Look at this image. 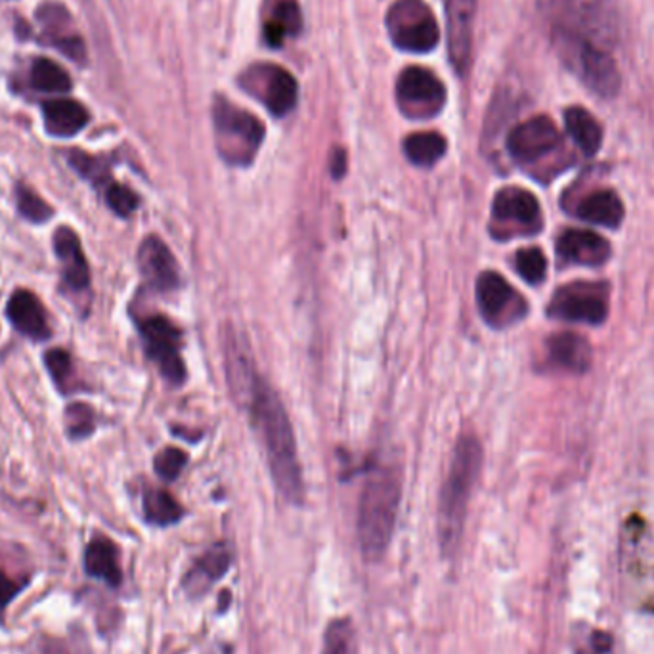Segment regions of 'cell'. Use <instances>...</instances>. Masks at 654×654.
<instances>
[{
    "mask_svg": "<svg viewBox=\"0 0 654 654\" xmlns=\"http://www.w3.org/2000/svg\"><path fill=\"white\" fill-rule=\"evenodd\" d=\"M224 364L231 394L248 410L251 425L266 450L272 479L279 494L289 503H303V473L297 457L295 432L286 407L271 385L259 376L243 341H231L224 347Z\"/></svg>",
    "mask_w": 654,
    "mask_h": 654,
    "instance_id": "6da1fadb",
    "label": "cell"
},
{
    "mask_svg": "<svg viewBox=\"0 0 654 654\" xmlns=\"http://www.w3.org/2000/svg\"><path fill=\"white\" fill-rule=\"evenodd\" d=\"M482 467V448L473 435H463L454 448L437 513V534L444 557H454L462 545L463 527L473 488Z\"/></svg>",
    "mask_w": 654,
    "mask_h": 654,
    "instance_id": "7a4b0ae2",
    "label": "cell"
},
{
    "mask_svg": "<svg viewBox=\"0 0 654 654\" xmlns=\"http://www.w3.org/2000/svg\"><path fill=\"white\" fill-rule=\"evenodd\" d=\"M402 500V480L392 469H381L367 479L359 503V542L369 563L385 557L391 545Z\"/></svg>",
    "mask_w": 654,
    "mask_h": 654,
    "instance_id": "3957f363",
    "label": "cell"
},
{
    "mask_svg": "<svg viewBox=\"0 0 654 654\" xmlns=\"http://www.w3.org/2000/svg\"><path fill=\"white\" fill-rule=\"evenodd\" d=\"M550 33H567L611 50L618 42V20L606 0H536Z\"/></svg>",
    "mask_w": 654,
    "mask_h": 654,
    "instance_id": "277c9868",
    "label": "cell"
},
{
    "mask_svg": "<svg viewBox=\"0 0 654 654\" xmlns=\"http://www.w3.org/2000/svg\"><path fill=\"white\" fill-rule=\"evenodd\" d=\"M550 39L561 64L576 75L591 95L603 100L618 97L622 88V75L611 50L601 49L591 40L567 33H550Z\"/></svg>",
    "mask_w": 654,
    "mask_h": 654,
    "instance_id": "5b68a950",
    "label": "cell"
},
{
    "mask_svg": "<svg viewBox=\"0 0 654 654\" xmlns=\"http://www.w3.org/2000/svg\"><path fill=\"white\" fill-rule=\"evenodd\" d=\"M213 127L216 148L226 163L246 167L255 160L264 142L263 123L255 115L231 104L224 97H216L213 102Z\"/></svg>",
    "mask_w": 654,
    "mask_h": 654,
    "instance_id": "8992f818",
    "label": "cell"
},
{
    "mask_svg": "<svg viewBox=\"0 0 654 654\" xmlns=\"http://www.w3.org/2000/svg\"><path fill=\"white\" fill-rule=\"evenodd\" d=\"M387 32L407 54H427L440 40L439 22L424 0H397L387 12Z\"/></svg>",
    "mask_w": 654,
    "mask_h": 654,
    "instance_id": "52a82bcc",
    "label": "cell"
},
{
    "mask_svg": "<svg viewBox=\"0 0 654 654\" xmlns=\"http://www.w3.org/2000/svg\"><path fill=\"white\" fill-rule=\"evenodd\" d=\"M397 104L407 120H432L447 105V87L435 73L410 65L397 79Z\"/></svg>",
    "mask_w": 654,
    "mask_h": 654,
    "instance_id": "ba28073f",
    "label": "cell"
},
{
    "mask_svg": "<svg viewBox=\"0 0 654 654\" xmlns=\"http://www.w3.org/2000/svg\"><path fill=\"white\" fill-rule=\"evenodd\" d=\"M548 316L570 324L599 326L608 316V286L595 281L565 286L551 299Z\"/></svg>",
    "mask_w": 654,
    "mask_h": 654,
    "instance_id": "9c48e42d",
    "label": "cell"
},
{
    "mask_svg": "<svg viewBox=\"0 0 654 654\" xmlns=\"http://www.w3.org/2000/svg\"><path fill=\"white\" fill-rule=\"evenodd\" d=\"M241 87L255 95L274 117H286L295 110L299 100L297 80L288 70L274 64L251 65L241 75Z\"/></svg>",
    "mask_w": 654,
    "mask_h": 654,
    "instance_id": "30bf717a",
    "label": "cell"
},
{
    "mask_svg": "<svg viewBox=\"0 0 654 654\" xmlns=\"http://www.w3.org/2000/svg\"><path fill=\"white\" fill-rule=\"evenodd\" d=\"M477 303L490 326L505 327L527 316L528 304L498 272H482L477 279Z\"/></svg>",
    "mask_w": 654,
    "mask_h": 654,
    "instance_id": "8fae6325",
    "label": "cell"
},
{
    "mask_svg": "<svg viewBox=\"0 0 654 654\" xmlns=\"http://www.w3.org/2000/svg\"><path fill=\"white\" fill-rule=\"evenodd\" d=\"M148 356L158 364L168 383L180 385L186 379V366L180 356V331L163 316H152L140 324Z\"/></svg>",
    "mask_w": 654,
    "mask_h": 654,
    "instance_id": "7c38bea8",
    "label": "cell"
},
{
    "mask_svg": "<svg viewBox=\"0 0 654 654\" xmlns=\"http://www.w3.org/2000/svg\"><path fill=\"white\" fill-rule=\"evenodd\" d=\"M561 144L563 138L557 125L545 115L519 123L517 127L511 128L507 135V152L520 165H534L543 158L557 152Z\"/></svg>",
    "mask_w": 654,
    "mask_h": 654,
    "instance_id": "4fadbf2b",
    "label": "cell"
},
{
    "mask_svg": "<svg viewBox=\"0 0 654 654\" xmlns=\"http://www.w3.org/2000/svg\"><path fill=\"white\" fill-rule=\"evenodd\" d=\"M492 221L505 234H536L542 228V209L534 193L510 186L495 193Z\"/></svg>",
    "mask_w": 654,
    "mask_h": 654,
    "instance_id": "5bb4252c",
    "label": "cell"
},
{
    "mask_svg": "<svg viewBox=\"0 0 654 654\" xmlns=\"http://www.w3.org/2000/svg\"><path fill=\"white\" fill-rule=\"evenodd\" d=\"M477 7L479 0H447L448 56L460 77H465L471 67Z\"/></svg>",
    "mask_w": 654,
    "mask_h": 654,
    "instance_id": "9a60e30c",
    "label": "cell"
},
{
    "mask_svg": "<svg viewBox=\"0 0 654 654\" xmlns=\"http://www.w3.org/2000/svg\"><path fill=\"white\" fill-rule=\"evenodd\" d=\"M138 266L146 284L155 291L167 293L180 284L175 256L158 236H148L142 241L138 249Z\"/></svg>",
    "mask_w": 654,
    "mask_h": 654,
    "instance_id": "2e32d148",
    "label": "cell"
},
{
    "mask_svg": "<svg viewBox=\"0 0 654 654\" xmlns=\"http://www.w3.org/2000/svg\"><path fill=\"white\" fill-rule=\"evenodd\" d=\"M557 256L576 266H601L611 259V243L595 231L568 228L558 236Z\"/></svg>",
    "mask_w": 654,
    "mask_h": 654,
    "instance_id": "e0dca14e",
    "label": "cell"
},
{
    "mask_svg": "<svg viewBox=\"0 0 654 654\" xmlns=\"http://www.w3.org/2000/svg\"><path fill=\"white\" fill-rule=\"evenodd\" d=\"M7 316L22 336L33 341H47L52 336L45 306L39 297L27 289H17L12 293L7 304Z\"/></svg>",
    "mask_w": 654,
    "mask_h": 654,
    "instance_id": "ac0fdd59",
    "label": "cell"
},
{
    "mask_svg": "<svg viewBox=\"0 0 654 654\" xmlns=\"http://www.w3.org/2000/svg\"><path fill=\"white\" fill-rule=\"evenodd\" d=\"M54 251L58 261L62 263L65 286L73 291H87L90 286V271L77 231L67 226H60L54 231Z\"/></svg>",
    "mask_w": 654,
    "mask_h": 654,
    "instance_id": "d6986e66",
    "label": "cell"
},
{
    "mask_svg": "<svg viewBox=\"0 0 654 654\" xmlns=\"http://www.w3.org/2000/svg\"><path fill=\"white\" fill-rule=\"evenodd\" d=\"M45 130L54 138H72L87 127V108L75 100H50L42 104Z\"/></svg>",
    "mask_w": 654,
    "mask_h": 654,
    "instance_id": "ffe728a7",
    "label": "cell"
},
{
    "mask_svg": "<svg viewBox=\"0 0 654 654\" xmlns=\"http://www.w3.org/2000/svg\"><path fill=\"white\" fill-rule=\"evenodd\" d=\"M548 351H550L551 362L570 374H586L593 359L588 339L573 331L551 337Z\"/></svg>",
    "mask_w": 654,
    "mask_h": 654,
    "instance_id": "44dd1931",
    "label": "cell"
},
{
    "mask_svg": "<svg viewBox=\"0 0 654 654\" xmlns=\"http://www.w3.org/2000/svg\"><path fill=\"white\" fill-rule=\"evenodd\" d=\"M40 24L49 32V39L58 50H62L65 56L72 58L73 62H83L87 58V50L83 40L77 35L67 32L70 14L60 4H45L39 10Z\"/></svg>",
    "mask_w": 654,
    "mask_h": 654,
    "instance_id": "7402d4cb",
    "label": "cell"
},
{
    "mask_svg": "<svg viewBox=\"0 0 654 654\" xmlns=\"http://www.w3.org/2000/svg\"><path fill=\"white\" fill-rule=\"evenodd\" d=\"M85 570L90 578L117 588L123 582V570L120 565V550L108 538H95L85 551Z\"/></svg>",
    "mask_w": 654,
    "mask_h": 654,
    "instance_id": "603a6c76",
    "label": "cell"
},
{
    "mask_svg": "<svg viewBox=\"0 0 654 654\" xmlns=\"http://www.w3.org/2000/svg\"><path fill=\"white\" fill-rule=\"evenodd\" d=\"M576 215L586 223L598 224L605 228H618L622 224L626 209L618 193L613 190H598L586 196L576 209Z\"/></svg>",
    "mask_w": 654,
    "mask_h": 654,
    "instance_id": "cb8c5ba5",
    "label": "cell"
},
{
    "mask_svg": "<svg viewBox=\"0 0 654 654\" xmlns=\"http://www.w3.org/2000/svg\"><path fill=\"white\" fill-rule=\"evenodd\" d=\"M565 127L580 152L588 158L598 155L603 146V127L586 108L573 105L565 112Z\"/></svg>",
    "mask_w": 654,
    "mask_h": 654,
    "instance_id": "d4e9b609",
    "label": "cell"
},
{
    "mask_svg": "<svg viewBox=\"0 0 654 654\" xmlns=\"http://www.w3.org/2000/svg\"><path fill=\"white\" fill-rule=\"evenodd\" d=\"M231 555L230 551L226 550L224 545H215L211 550L205 551L193 565L190 575L186 578L188 583V590L192 593L198 591L207 590L211 583L216 582L218 578H223L226 575V570L230 568Z\"/></svg>",
    "mask_w": 654,
    "mask_h": 654,
    "instance_id": "484cf974",
    "label": "cell"
},
{
    "mask_svg": "<svg viewBox=\"0 0 654 654\" xmlns=\"http://www.w3.org/2000/svg\"><path fill=\"white\" fill-rule=\"evenodd\" d=\"M303 29V16L295 0H281L272 12L271 20L264 25V39L272 49L281 47L288 37Z\"/></svg>",
    "mask_w": 654,
    "mask_h": 654,
    "instance_id": "4316f807",
    "label": "cell"
},
{
    "mask_svg": "<svg viewBox=\"0 0 654 654\" xmlns=\"http://www.w3.org/2000/svg\"><path fill=\"white\" fill-rule=\"evenodd\" d=\"M448 142L439 133H414L404 140V153L417 167H432L444 158Z\"/></svg>",
    "mask_w": 654,
    "mask_h": 654,
    "instance_id": "83f0119b",
    "label": "cell"
},
{
    "mask_svg": "<svg viewBox=\"0 0 654 654\" xmlns=\"http://www.w3.org/2000/svg\"><path fill=\"white\" fill-rule=\"evenodd\" d=\"M144 517L150 525L155 527H171L183 519L184 510L167 490L161 488H148L142 500Z\"/></svg>",
    "mask_w": 654,
    "mask_h": 654,
    "instance_id": "f1b7e54d",
    "label": "cell"
},
{
    "mask_svg": "<svg viewBox=\"0 0 654 654\" xmlns=\"http://www.w3.org/2000/svg\"><path fill=\"white\" fill-rule=\"evenodd\" d=\"M32 87L39 92L64 95L72 90V79L62 65L47 58H37L32 65Z\"/></svg>",
    "mask_w": 654,
    "mask_h": 654,
    "instance_id": "f546056e",
    "label": "cell"
},
{
    "mask_svg": "<svg viewBox=\"0 0 654 654\" xmlns=\"http://www.w3.org/2000/svg\"><path fill=\"white\" fill-rule=\"evenodd\" d=\"M16 207L17 213L29 223H47V221H50V216L54 215V209L50 207L47 201L39 198L37 193L33 192L32 188H27L24 184H17Z\"/></svg>",
    "mask_w": 654,
    "mask_h": 654,
    "instance_id": "4dcf8cb0",
    "label": "cell"
},
{
    "mask_svg": "<svg viewBox=\"0 0 654 654\" xmlns=\"http://www.w3.org/2000/svg\"><path fill=\"white\" fill-rule=\"evenodd\" d=\"M354 651V626L349 618H337L327 626L322 654H352Z\"/></svg>",
    "mask_w": 654,
    "mask_h": 654,
    "instance_id": "1f68e13d",
    "label": "cell"
},
{
    "mask_svg": "<svg viewBox=\"0 0 654 654\" xmlns=\"http://www.w3.org/2000/svg\"><path fill=\"white\" fill-rule=\"evenodd\" d=\"M515 268L519 272L520 278L528 281L530 286H538L548 274V259L540 248L520 249L515 256Z\"/></svg>",
    "mask_w": 654,
    "mask_h": 654,
    "instance_id": "d6a6232c",
    "label": "cell"
},
{
    "mask_svg": "<svg viewBox=\"0 0 654 654\" xmlns=\"http://www.w3.org/2000/svg\"><path fill=\"white\" fill-rule=\"evenodd\" d=\"M65 427L72 439H85L95 431V412L85 402H75L65 410Z\"/></svg>",
    "mask_w": 654,
    "mask_h": 654,
    "instance_id": "836d02e7",
    "label": "cell"
},
{
    "mask_svg": "<svg viewBox=\"0 0 654 654\" xmlns=\"http://www.w3.org/2000/svg\"><path fill=\"white\" fill-rule=\"evenodd\" d=\"M105 201H108V207L112 209L115 215L123 216V218L133 215L138 209V203H140L138 196L130 188L117 183L108 186Z\"/></svg>",
    "mask_w": 654,
    "mask_h": 654,
    "instance_id": "e575fe53",
    "label": "cell"
},
{
    "mask_svg": "<svg viewBox=\"0 0 654 654\" xmlns=\"http://www.w3.org/2000/svg\"><path fill=\"white\" fill-rule=\"evenodd\" d=\"M188 463V455L178 448H165L163 452L155 455V473L160 475L161 479L171 480L178 479V475L184 471Z\"/></svg>",
    "mask_w": 654,
    "mask_h": 654,
    "instance_id": "d590c367",
    "label": "cell"
},
{
    "mask_svg": "<svg viewBox=\"0 0 654 654\" xmlns=\"http://www.w3.org/2000/svg\"><path fill=\"white\" fill-rule=\"evenodd\" d=\"M45 364H47V369H49L50 377L54 379V383L62 391H67L65 387L73 374L72 356L64 349H52L45 354Z\"/></svg>",
    "mask_w": 654,
    "mask_h": 654,
    "instance_id": "8d00e7d4",
    "label": "cell"
},
{
    "mask_svg": "<svg viewBox=\"0 0 654 654\" xmlns=\"http://www.w3.org/2000/svg\"><path fill=\"white\" fill-rule=\"evenodd\" d=\"M70 165L90 183L100 184L105 178L104 163L88 153L79 152V150L70 153Z\"/></svg>",
    "mask_w": 654,
    "mask_h": 654,
    "instance_id": "74e56055",
    "label": "cell"
},
{
    "mask_svg": "<svg viewBox=\"0 0 654 654\" xmlns=\"http://www.w3.org/2000/svg\"><path fill=\"white\" fill-rule=\"evenodd\" d=\"M25 583H17L16 580H12L10 576L4 575L0 570V618L7 613L10 603L17 598V593L24 590Z\"/></svg>",
    "mask_w": 654,
    "mask_h": 654,
    "instance_id": "f35d334b",
    "label": "cell"
},
{
    "mask_svg": "<svg viewBox=\"0 0 654 654\" xmlns=\"http://www.w3.org/2000/svg\"><path fill=\"white\" fill-rule=\"evenodd\" d=\"M344 167H347V155L343 150H336L331 155V173L336 178H341L344 175Z\"/></svg>",
    "mask_w": 654,
    "mask_h": 654,
    "instance_id": "ab89813d",
    "label": "cell"
}]
</instances>
